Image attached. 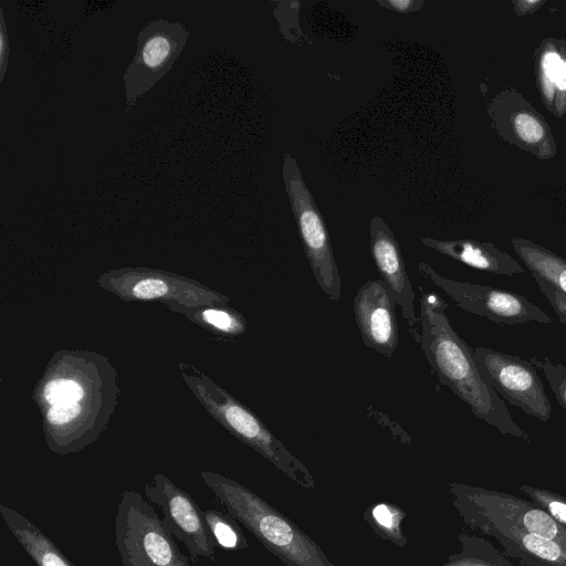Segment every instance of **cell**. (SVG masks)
Instances as JSON below:
<instances>
[{"instance_id":"obj_7","label":"cell","mask_w":566,"mask_h":566,"mask_svg":"<svg viewBox=\"0 0 566 566\" xmlns=\"http://www.w3.org/2000/svg\"><path fill=\"white\" fill-rule=\"evenodd\" d=\"M473 356L482 378L499 396L543 422L551 419L552 405L531 361L484 347L474 348Z\"/></svg>"},{"instance_id":"obj_4","label":"cell","mask_w":566,"mask_h":566,"mask_svg":"<svg viewBox=\"0 0 566 566\" xmlns=\"http://www.w3.org/2000/svg\"><path fill=\"white\" fill-rule=\"evenodd\" d=\"M114 532L122 566H191L189 556L137 491L120 494Z\"/></svg>"},{"instance_id":"obj_25","label":"cell","mask_w":566,"mask_h":566,"mask_svg":"<svg viewBox=\"0 0 566 566\" xmlns=\"http://www.w3.org/2000/svg\"><path fill=\"white\" fill-rule=\"evenodd\" d=\"M518 136L528 143H536L542 139L544 130L539 122L528 114H518L514 120Z\"/></svg>"},{"instance_id":"obj_12","label":"cell","mask_w":566,"mask_h":566,"mask_svg":"<svg viewBox=\"0 0 566 566\" xmlns=\"http://www.w3.org/2000/svg\"><path fill=\"white\" fill-rule=\"evenodd\" d=\"M370 252L381 281L394 302L399 306L411 328L420 319L415 311V292L406 271L400 245L391 229L381 217H373L369 224Z\"/></svg>"},{"instance_id":"obj_18","label":"cell","mask_w":566,"mask_h":566,"mask_svg":"<svg viewBox=\"0 0 566 566\" xmlns=\"http://www.w3.org/2000/svg\"><path fill=\"white\" fill-rule=\"evenodd\" d=\"M181 314H187L191 319L201 323L209 329L230 336H238L247 331L245 318L227 305L199 306L193 312L189 307H170Z\"/></svg>"},{"instance_id":"obj_5","label":"cell","mask_w":566,"mask_h":566,"mask_svg":"<svg viewBox=\"0 0 566 566\" xmlns=\"http://www.w3.org/2000/svg\"><path fill=\"white\" fill-rule=\"evenodd\" d=\"M453 505L472 530L480 526L516 527L566 547V528L546 511L510 493L451 483Z\"/></svg>"},{"instance_id":"obj_24","label":"cell","mask_w":566,"mask_h":566,"mask_svg":"<svg viewBox=\"0 0 566 566\" xmlns=\"http://www.w3.org/2000/svg\"><path fill=\"white\" fill-rule=\"evenodd\" d=\"M542 294L547 298L559 321L566 326V294L537 275H532Z\"/></svg>"},{"instance_id":"obj_10","label":"cell","mask_w":566,"mask_h":566,"mask_svg":"<svg viewBox=\"0 0 566 566\" xmlns=\"http://www.w3.org/2000/svg\"><path fill=\"white\" fill-rule=\"evenodd\" d=\"M148 502L158 505L163 522L174 538L181 542L191 562L216 560L217 543L196 501L169 478L157 473L144 486Z\"/></svg>"},{"instance_id":"obj_2","label":"cell","mask_w":566,"mask_h":566,"mask_svg":"<svg viewBox=\"0 0 566 566\" xmlns=\"http://www.w3.org/2000/svg\"><path fill=\"white\" fill-rule=\"evenodd\" d=\"M200 476L219 507L289 566H334L290 518L239 482L212 471Z\"/></svg>"},{"instance_id":"obj_20","label":"cell","mask_w":566,"mask_h":566,"mask_svg":"<svg viewBox=\"0 0 566 566\" xmlns=\"http://www.w3.org/2000/svg\"><path fill=\"white\" fill-rule=\"evenodd\" d=\"M406 513L396 505L389 503H377L366 511L367 522L384 538H387L399 546L406 544L400 524Z\"/></svg>"},{"instance_id":"obj_16","label":"cell","mask_w":566,"mask_h":566,"mask_svg":"<svg viewBox=\"0 0 566 566\" xmlns=\"http://www.w3.org/2000/svg\"><path fill=\"white\" fill-rule=\"evenodd\" d=\"M514 248L532 275H537L566 294V260L524 240H515Z\"/></svg>"},{"instance_id":"obj_9","label":"cell","mask_w":566,"mask_h":566,"mask_svg":"<svg viewBox=\"0 0 566 566\" xmlns=\"http://www.w3.org/2000/svg\"><path fill=\"white\" fill-rule=\"evenodd\" d=\"M419 272L440 287L461 310L484 316L495 324L515 325L531 322L548 324L553 318L524 295L491 286L460 282L437 273L426 262Z\"/></svg>"},{"instance_id":"obj_1","label":"cell","mask_w":566,"mask_h":566,"mask_svg":"<svg viewBox=\"0 0 566 566\" xmlns=\"http://www.w3.org/2000/svg\"><path fill=\"white\" fill-rule=\"evenodd\" d=\"M448 304L436 293L421 291L420 346L439 380L502 434L530 441L514 421L505 402L482 378L473 350L457 334L446 314Z\"/></svg>"},{"instance_id":"obj_26","label":"cell","mask_w":566,"mask_h":566,"mask_svg":"<svg viewBox=\"0 0 566 566\" xmlns=\"http://www.w3.org/2000/svg\"><path fill=\"white\" fill-rule=\"evenodd\" d=\"M379 4L386 6L391 10H395L400 13H407L410 11H416L420 9L423 4V1L416 0H387V1H378Z\"/></svg>"},{"instance_id":"obj_8","label":"cell","mask_w":566,"mask_h":566,"mask_svg":"<svg viewBox=\"0 0 566 566\" xmlns=\"http://www.w3.org/2000/svg\"><path fill=\"white\" fill-rule=\"evenodd\" d=\"M98 284L125 300H160L167 302L169 306L199 307L227 305L229 302L228 296L207 289L196 281L146 269L112 271L101 275Z\"/></svg>"},{"instance_id":"obj_23","label":"cell","mask_w":566,"mask_h":566,"mask_svg":"<svg viewBox=\"0 0 566 566\" xmlns=\"http://www.w3.org/2000/svg\"><path fill=\"white\" fill-rule=\"evenodd\" d=\"M531 363L542 369L558 403L566 410V365L555 364L548 358L533 357Z\"/></svg>"},{"instance_id":"obj_11","label":"cell","mask_w":566,"mask_h":566,"mask_svg":"<svg viewBox=\"0 0 566 566\" xmlns=\"http://www.w3.org/2000/svg\"><path fill=\"white\" fill-rule=\"evenodd\" d=\"M396 303L381 279L367 281L354 297V313L363 342L377 353L391 358L399 333Z\"/></svg>"},{"instance_id":"obj_17","label":"cell","mask_w":566,"mask_h":566,"mask_svg":"<svg viewBox=\"0 0 566 566\" xmlns=\"http://www.w3.org/2000/svg\"><path fill=\"white\" fill-rule=\"evenodd\" d=\"M459 542L461 551L442 566H517L485 538L461 534Z\"/></svg>"},{"instance_id":"obj_3","label":"cell","mask_w":566,"mask_h":566,"mask_svg":"<svg viewBox=\"0 0 566 566\" xmlns=\"http://www.w3.org/2000/svg\"><path fill=\"white\" fill-rule=\"evenodd\" d=\"M182 378L208 412L232 436L274 464L298 485L313 489L315 481L305 467L247 406L196 368L180 364Z\"/></svg>"},{"instance_id":"obj_21","label":"cell","mask_w":566,"mask_h":566,"mask_svg":"<svg viewBox=\"0 0 566 566\" xmlns=\"http://www.w3.org/2000/svg\"><path fill=\"white\" fill-rule=\"evenodd\" d=\"M520 491L566 528V497L544 488L522 484Z\"/></svg>"},{"instance_id":"obj_6","label":"cell","mask_w":566,"mask_h":566,"mask_svg":"<svg viewBox=\"0 0 566 566\" xmlns=\"http://www.w3.org/2000/svg\"><path fill=\"white\" fill-rule=\"evenodd\" d=\"M282 175L314 277L327 297L337 302L342 297V281L328 231L298 165L290 154L284 155Z\"/></svg>"},{"instance_id":"obj_15","label":"cell","mask_w":566,"mask_h":566,"mask_svg":"<svg viewBox=\"0 0 566 566\" xmlns=\"http://www.w3.org/2000/svg\"><path fill=\"white\" fill-rule=\"evenodd\" d=\"M2 520L35 566H74L60 547L20 512L0 505Z\"/></svg>"},{"instance_id":"obj_19","label":"cell","mask_w":566,"mask_h":566,"mask_svg":"<svg viewBox=\"0 0 566 566\" xmlns=\"http://www.w3.org/2000/svg\"><path fill=\"white\" fill-rule=\"evenodd\" d=\"M203 516L217 545L222 549L238 551L248 546L238 522L226 512L210 509L203 511Z\"/></svg>"},{"instance_id":"obj_13","label":"cell","mask_w":566,"mask_h":566,"mask_svg":"<svg viewBox=\"0 0 566 566\" xmlns=\"http://www.w3.org/2000/svg\"><path fill=\"white\" fill-rule=\"evenodd\" d=\"M478 530L494 537L503 554L521 566H566V547L555 541L516 527L483 525Z\"/></svg>"},{"instance_id":"obj_27","label":"cell","mask_w":566,"mask_h":566,"mask_svg":"<svg viewBox=\"0 0 566 566\" xmlns=\"http://www.w3.org/2000/svg\"><path fill=\"white\" fill-rule=\"evenodd\" d=\"M285 566H289V565H285Z\"/></svg>"},{"instance_id":"obj_14","label":"cell","mask_w":566,"mask_h":566,"mask_svg":"<svg viewBox=\"0 0 566 566\" xmlns=\"http://www.w3.org/2000/svg\"><path fill=\"white\" fill-rule=\"evenodd\" d=\"M421 243L461 263L497 275L512 276L524 273V269L509 254L491 244L473 241H442L424 238Z\"/></svg>"},{"instance_id":"obj_22","label":"cell","mask_w":566,"mask_h":566,"mask_svg":"<svg viewBox=\"0 0 566 566\" xmlns=\"http://www.w3.org/2000/svg\"><path fill=\"white\" fill-rule=\"evenodd\" d=\"M174 46L165 34H154L142 48V64L148 70L156 71L167 63Z\"/></svg>"}]
</instances>
